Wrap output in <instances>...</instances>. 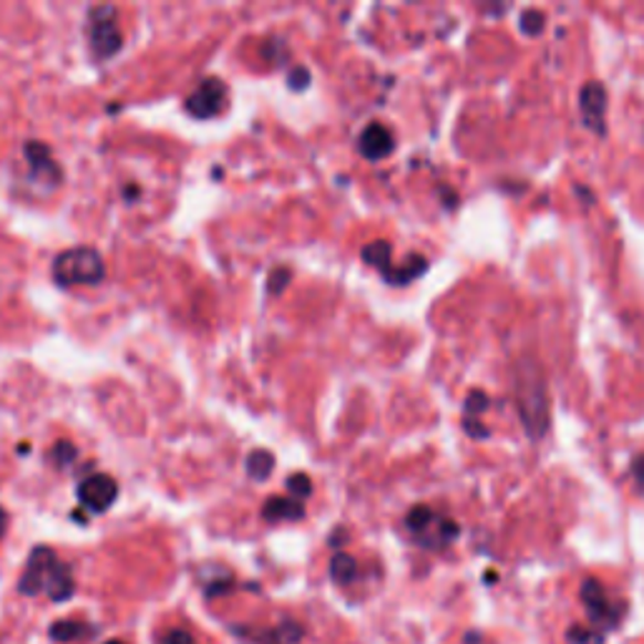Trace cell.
<instances>
[{
    "label": "cell",
    "mask_w": 644,
    "mask_h": 644,
    "mask_svg": "<svg viewBox=\"0 0 644 644\" xmlns=\"http://www.w3.org/2000/svg\"><path fill=\"white\" fill-rule=\"evenodd\" d=\"M630 614V597L600 574H584L574 587L569 610L547 624L551 644H606Z\"/></svg>",
    "instance_id": "6da1fadb"
},
{
    "label": "cell",
    "mask_w": 644,
    "mask_h": 644,
    "mask_svg": "<svg viewBox=\"0 0 644 644\" xmlns=\"http://www.w3.org/2000/svg\"><path fill=\"white\" fill-rule=\"evenodd\" d=\"M18 592L25 597L45 594L51 602H68L76 592L74 571L63 561L56 551L49 547H35L31 551L25 569L18 582Z\"/></svg>",
    "instance_id": "7a4b0ae2"
},
{
    "label": "cell",
    "mask_w": 644,
    "mask_h": 644,
    "mask_svg": "<svg viewBox=\"0 0 644 644\" xmlns=\"http://www.w3.org/2000/svg\"><path fill=\"white\" fill-rule=\"evenodd\" d=\"M516 408L529 439L539 441L549 431V388L547 373L534 358L516 362Z\"/></svg>",
    "instance_id": "3957f363"
},
{
    "label": "cell",
    "mask_w": 644,
    "mask_h": 644,
    "mask_svg": "<svg viewBox=\"0 0 644 644\" xmlns=\"http://www.w3.org/2000/svg\"><path fill=\"white\" fill-rule=\"evenodd\" d=\"M403 526H405L408 537L419 543L421 549H429V551L448 549L461 534V526L456 524V519H451L448 514L435 511L433 506H425V504L413 506V509L405 514Z\"/></svg>",
    "instance_id": "277c9868"
},
{
    "label": "cell",
    "mask_w": 644,
    "mask_h": 644,
    "mask_svg": "<svg viewBox=\"0 0 644 644\" xmlns=\"http://www.w3.org/2000/svg\"><path fill=\"white\" fill-rule=\"evenodd\" d=\"M53 279L59 287L98 285L106 277V265L94 247H74L53 260Z\"/></svg>",
    "instance_id": "5b68a950"
},
{
    "label": "cell",
    "mask_w": 644,
    "mask_h": 644,
    "mask_svg": "<svg viewBox=\"0 0 644 644\" xmlns=\"http://www.w3.org/2000/svg\"><path fill=\"white\" fill-rule=\"evenodd\" d=\"M88 45L98 61L112 59L122 51L124 35L119 29V13L112 6H96L88 11L86 21Z\"/></svg>",
    "instance_id": "8992f818"
},
{
    "label": "cell",
    "mask_w": 644,
    "mask_h": 644,
    "mask_svg": "<svg viewBox=\"0 0 644 644\" xmlns=\"http://www.w3.org/2000/svg\"><path fill=\"white\" fill-rule=\"evenodd\" d=\"M78 502L91 514H104L119 496V484L108 474H91L78 484Z\"/></svg>",
    "instance_id": "52a82bcc"
},
{
    "label": "cell",
    "mask_w": 644,
    "mask_h": 644,
    "mask_svg": "<svg viewBox=\"0 0 644 644\" xmlns=\"http://www.w3.org/2000/svg\"><path fill=\"white\" fill-rule=\"evenodd\" d=\"M226 106V86L222 78H204L202 84L197 86L192 96L187 98V112L194 116V119H212V116L222 114Z\"/></svg>",
    "instance_id": "ba28073f"
},
{
    "label": "cell",
    "mask_w": 644,
    "mask_h": 644,
    "mask_svg": "<svg viewBox=\"0 0 644 644\" xmlns=\"http://www.w3.org/2000/svg\"><path fill=\"white\" fill-rule=\"evenodd\" d=\"M579 108H582V122L587 129L597 136L606 134V88L600 81H589L579 91Z\"/></svg>",
    "instance_id": "9c48e42d"
},
{
    "label": "cell",
    "mask_w": 644,
    "mask_h": 644,
    "mask_svg": "<svg viewBox=\"0 0 644 644\" xmlns=\"http://www.w3.org/2000/svg\"><path fill=\"white\" fill-rule=\"evenodd\" d=\"M23 157H25V165H29V169H31L33 181H39V184L56 187L59 181L63 179L61 167L56 165V161H53L51 149L45 147L43 141H25Z\"/></svg>",
    "instance_id": "30bf717a"
},
{
    "label": "cell",
    "mask_w": 644,
    "mask_h": 644,
    "mask_svg": "<svg viewBox=\"0 0 644 644\" xmlns=\"http://www.w3.org/2000/svg\"><path fill=\"white\" fill-rule=\"evenodd\" d=\"M395 149V139L393 134H390L388 126L383 124H368L362 134L358 136V151L366 157L368 161H383L388 159L390 154Z\"/></svg>",
    "instance_id": "8fae6325"
},
{
    "label": "cell",
    "mask_w": 644,
    "mask_h": 644,
    "mask_svg": "<svg viewBox=\"0 0 644 644\" xmlns=\"http://www.w3.org/2000/svg\"><path fill=\"white\" fill-rule=\"evenodd\" d=\"M262 519L270 524L305 519V504L293 496H272L262 506Z\"/></svg>",
    "instance_id": "7c38bea8"
},
{
    "label": "cell",
    "mask_w": 644,
    "mask_h": 644,
    "mask_svg": "<svg viewBox=\"0 0 644 644\" xmlns=\"http://www.w3.org/2000/svg\"><path fill=\"white\" fill-rule=\"evenodd\" d=\"M303 624H297L293 620H285L283 624H277V627L272 630H252L250 634H242V637H247L257 644H297L303 640Z\"/></svg>",
    "instance_id": "4fadbf2b"
},
{
    "label": "cell",
    "mask_w": 644,
    "mask_h": 644,
    "mask_svg": "<svg viewBox=\"0 0 644 644\" xmlns=\"http://www.w3.org/2000/svg\"><path fill=\"white\" fill-rule=\"evenodd\" d=\"M96 627L94 624H88L84 620H59L51 624V640L56 642H78V640H86V637H94Z\"/></svg>",
    "instance_id": "5bb4252c"
},
{
    "label": "cell",
    "mask_w": 644,
    "mask_h": 644,
    "mask_svg": "<svg viewBox=\"0 0 644 644\" xmlns=\"http://www.w3.org/2000/svg\"><path fill=\"white\" fill-rule=\"evenodd\" d=\"M429 270V260H425L423 255H413V257H408V262H403L401 267H390V272H386V283L388 285H408V283H413V279H419L423 272Z\"/></svg>",
    "instance_id": "9a60e30c"
},
{
    "label": "cell",
    "mask_w": 644,
    "mask_h": 644,
    "mask_svg": "<svg viewBox=\"0 0 644 644\" xmlns=\"http://www.w3.org/2000/svg\"><path fill=\"white\" fill-rule=\"evenodd\" d=\"M362 260H366L370 267L380 270V275H386V272L393 267V247H390V242L386 240H376L362 247Z\"/></svg>",
    "instance_id": "2e32d148"
},
{
    "label": "cell",
    "mask_w": 644,
    "mask_h": 644,
    "mask_svg": "<svg viewBox=\"0 0 644 644\" xmlns=\"http://www.w3.org/2000/svg\"><path fill=\"white\" fill-rule=\"evenodd\" d=\"M330 577L335 584L350 587L358 579V561L350 555H345V551H338L330 561Z\"/></svg>",
    "instance_id": "e0dca14e"
},
{
    "label": "cell",
    "mask_w": 644,
    "mask_h": 644,
    "mask_svg": "<svg viewBox=\"0 0 644 644\" xmlns=\"http://www.w3.org/2000/svg\"><path fill=\"white\" fill-rule=\"evenodd\" d=\"M272 471H275V456L270 451L257 448L247 456V476L255 481H267Z\"/></svg>",
    "instance_id": "ac0fdd59"
},
{
    "label": "cell",
    "mask_w": 644,
    "mask_h": 644,
    "mask_svg": "<svg viewBox=\"0 0 644 644\" xmlns=\"http://www.w3.org/2000/svg\"><path fill=\"white\" fill-rule=\"evenodd\" d=\"M76 456H78V451H76V446L71 441H59L56 446H53L51 451H49V461L53 466H56L59 471H68L71 466H74V461H76Z\"/></svg>",
    "instance_id": "d6986e66"
},
{
    "label": "cell",
    "mask_w": 644,
    "mask_h": 644,
    "mask_svg": "<svg viewBox=\"0 0 644 644\" xmlns=\"http://www.w3.org/2000/svg\"><path fill=\"white\" fill-rule=\"evenodd\" d=\"M488 408V395L484 390H471L464 403V423H481L478 415Z\"/></svg>",
    "instance_id": "ffe728a7"
},
{
    "label": "cell",
    "mask_w": 644,
    "mask_h": 644,
    "mask_svg": "<svg viewBox=\"0 0 644 644\" xmlns=\"http://www.w3.org/2000/svg\"><path fill=\"white\" fill-rule=\"evenodd\" d=\"M287 492H289V496L297 498V502H305V498L313 494V481L307 478L305 474L289 476L287 478Z\"/></svg>",
    "instance_id": "44dd1931"
},
{
    "label": "cell",
    "mask_w": 644,
    "mask_h": 644,
    "mask_svg": "<svg viewBox=\"0 0 644 644\" xmlns=\"http://www.w3.org/2000/svg\"><path fill=\"white\" fill-rule=\"evenodd\" d=\"M543 25H547V15L543 13H539V11L521 13V31L526 35H539L543 31Z\"/></svg>",
    "instance_id": "7402d4cb"
},
{
    "label": "cell",
    "mask_w": 644,
    "mask_h": 644,
    "mask_svg": "<svg viewBox=\"0 0 644 644\" xmlns=\"http://www.w3.org/2000/svg\"><path fill=\"white\" fill-rule=\"evenodd\" d=\"M262 53H265V59L270 63H277V66H279V63H285V59H287V49H285V43L279 39L267 41L265 49H262Z\"/></svg>",
    "instance_id": "603a6c76"
},
{
    "label": "cell",
    "mask_w": 644,
    "mask_h": 644,
    "mask_svg": "<svg viewBox=\"0 0 644 644\" xmlns=\"http://www.w3.org/2000/svg\"><path fill=\"white\" fill-rule=\"evenodd\" d=\"M289 277H293V275H289V270H285V267H279V270L272 272V275H270V285H267L270 293H275V295L283 293V289L289 283Z\"/></svg>",
    "instance_id": "cb8c5ba5"
},
{
    "label": "cell",
    "mask_w": 644,
    "mask_h": 644,
    "mask_svg": "<svg viewBox=\"0 0 644 644\" xmlns=\"http://www.w3.org/2000/svg\"><path fill=\"white\" fill-rule=\"evenodd\" d=\"M289 86H293L295 91H305L307 86H310V71H307L305 66H295L293 74H289Z\"/></svg>",
    "instance_id": "d4e9b609"
},
{
    "label": "cell",
    "mask_w": 644,
    "mask_h": 644,
    "mask_svg": "<svg viewBox=\"0 0 644 644\" xmlns=\"http://www.w3.org/2000/svg\"><path fill=\"white\" fill-rule=\"evenodd\" d=\"M161 644H197L194 637L184 630H169L167 634H161Z\"/></svg>",
    "instance_id": "484cf974"
},
{
    "label": "cell",
    "mask_w": 644,
    "mask_h": 644,
    "mask_svg": "<svg viewBox=\"0 0 644 644\" xmlns=\"http://www.w3.org/2000/svg\"><path fill=\"white\" fill-rule=\"evenodd\" d=\"M632 474H634V478H637V484L644 486V456H637V458H634Z\"/></svg>",
    "instance_id": "4316f807"
},
{
    "label": "cell",
    "mask_w": 644,
    "mask_h": 644,
    "mask_svg": "<svg viewBox=\"0 0 644 644\" xmlns=\"http://www.w3.org/2000/svg\"><path fill=\"white\" fill-rule=\"evenodd\" d=\"M6 529H8V514H6V509H0V539H3Z\"/></svg>",
    "instance_id": "83f0119b"
},
{
    "label": "cell",
    "mask_w": 644,
    "mask_h": 644,
    "mask_svg": "<svg viewBox=\"0 0 644 644\" xmlns=\"http://www.w3.org/2000/svg\"><path fill=\"white\" fill-rule=\"evenodd\" d=\"M124 197L126 199H136V197H139V189H136V187H126L124 189Z\"/></svg>",
    "instance_id": "f1b7e54d"
},
{
    "label": "cell",
    "mask_w": 644,
    "mask_h": 644,
    "mask_svg": "<svg viewBox=\"0 0 644 644\" xmlns=\"http://www.w3.org/2000/svg\"><path fill=\"white\" fill-rule=\"evenodd\" d=\"M106 644H126V642H122V640H112V642H106Z\"/></svg>",
    "instance_id": "f546056e"
}]
</instances>
